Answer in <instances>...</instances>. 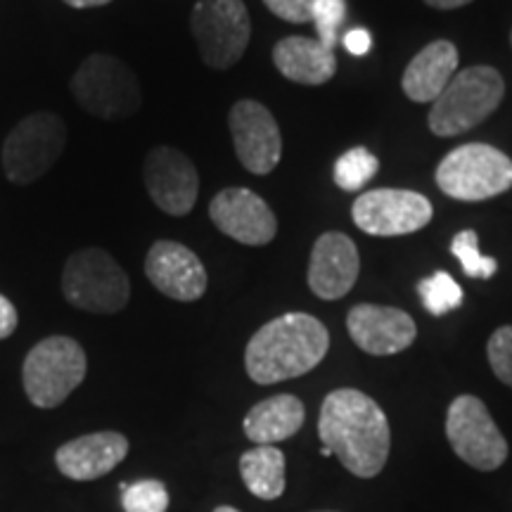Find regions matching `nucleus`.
I'll return each mask as SVG.
<instances>
[{"mask_svg": "<svg viewBox=\"0 0 512 512\" xmlns=\"http://www.w3.org/2000/svg\"><path fill=\"white\" fill-rule=\"evenodd\" d=\"M323 456H335L351 475L373 479L387 465L392 430L387 415L358 389H335L325 396L318 415Z\"/></svg>", "mask_w": 512, "mask_h": 512, "instance_id": "nucleus-1", "label": "nucleus"}, {"mask_svg": "<svg viewBox=\"0 0 512 512\" xmlns=\"http://www.w3.org/2000/svg\"><path fill=\"white\" fill-rule=\"evenodd\" d=\"M328 349V328L318 318L309 313H285L249 339L245 368L256 384H278L311 373Z\"/></svg>", "mask_w": 512, "mask_h": 512, "instance_id": "nucleus-2", "label": "nucleus"}, {"mask_svg": "<svg viewBox=\"0 0 512 512\" xmlns=\"http://www.w3.org/2000/svg\"><path fill=\"white\" fill-rule=\"evenodd\" d=\"M505 95V81L494 67L460 69L444 93L432 102L430 131L439 138H453L482 124L496 112Z\"/></svg>", "mask_w": 512, "mask_h": 512, "instance_id": "nucleus-3", "label": "nucleus"}, {"mask_svg": "<svg viewBox=\"0 0 512 512\" xmlns=\"http://www.w3.org/2000/svg\"><path fill=\"white\" fill-rule=\"evenodd\" d=\"M86 370V351L76 339L46 337L24 358V392L36 408H57L86 380Z\"/></svg>", "mask_w": 512, "mask_h": 512, "instance_id": "nucleus-4", "label": "nucleus"}, {"mask_svg": "<svg viewBox=\"0 0 512 512\" xmlns=\"http://www.w3.org/2000/svg\"><path fill=\"white\" fill-rule=\"evenodd\" d=\"M437 185L458 202L491 200L512 188V159L494 145H460L441 159Z\"/></svg>", "mask_w": 512, "mask_h": 512, "instance_id": "nucleus-5", "label": "nucleus"}, {"mask_svg": "<svg viewBox=\"0 0 512 512\" xmlns=\"http://www.w3.org/2000/svg\"><path fill=\"white\" fill-rule=\"evenodd\" d=\"M64 299L88 313H117L131 299L124 268L105 249L86 247L67 259L62 271Z\"/></svg>", "mask_w": 512, "mask_h": 512, "instance_id": "nucleus-6", "label": "nucleus"}, {"mask_svg": "<svg viewBox=\"0 0 512 512\" xmlns=\"http://www.w3.org/2000/svg\"><path fill=\"white\" fill-rule=\"evenodd\" d=\"M72 93L88 114L98 119H128L140 107V86L133 69L107 53H93L72 79Z\"/></svg>", "mask_w": 512, "mask_h": 512, "instance_id": "nucleus-7", "label": "nucleus"}, {"mask_svg": "<svg viewBox=\"0 0 512 512\" xmlns=\"http://www.w3.org/2000/svg\"><path fill=\"white\" fill-rule=\"evenodd\" d=\"M67 145V126L53 112H36L12 128L3 143V171L10 183L29 185L53 166Z\"/></svg>", "mask_w": 512, "mask_h": 512, "instance_id": "nucleus-8", "label": "nucleus"}, {"mask_svg": "<svg viewBox=\"0 0 512 512\" xmlns=\"http://www.w3.org/2000/svg\"><path fill=\"white\" fill-rule=\"evenodd\" d=\"M190 29L202 62L211 69L238 64L252 36V22L242 0H200L192 8Z\"/></svg>", "mask_w": 512, "mask_h": 512, "instance_id": "nucleus-9", "label": "nucleus"}, {"mask_svg": "<svg viewBox=\"0 0 512 512\" xmlns=\"http://www.w3.org/2000/svg\"><path fill=\"white\" fill-rule=\"evenodd\" d=\"M446 437L453 453L479 472H494L508 460V441L486 403L472 394L456 396L448 406Z\"/></svg>", "mask_w": 512, "mask_h": 512, "instance_id": "nucleus-10", "label": "nucleus"}, {"mask_svg": "<svg viewBox=\"0 0 512 512\" xmlns=\"http://www.w3.org/2000/svg\"><path fill=\"white\" fill-rule=\"evenodd\" d=\"M432 202L413 190L377 188L363 192L351 207L354 223L377 238L418 233L432 221Z\"/></svg>", "mask_w": 512, "mask_h": 512, "instance_id": "nucleus-11", "label": "nucleus"}, {"mask_svg": "<svg viewBox=\"0 0 512 512\" xmlns=\"http://www.w3.org/2000/svg\"><path fill=\"white\" fill-rule=\"evenodd\" d=\"M228 126L240 164L254 176L271 174L283 157V136L271 110L256 100H240L230 110Z\"/></svg>", "mask_w": 512, "mask_h": 512, "instance_id": "nucleus-12", "label": "nucleus"}, {"mask_svg": "<svg viewBox=\"0 0 512 512\" xmlns=\"http://www.w3.org/2000/svg\"><path fill=\"white\" fill-rule=\"evenodd\" d=\"M147 195L169 216H188L200 195V176L195 164L171 145H157L143 164Z\"/></svg>", "mask_w": 512, "mask_h": 512, "instance_id": "nucleus-13", "label": "nucleus"}, {"mask_svg": "<svg viewBox=\"0 0 512 512\" xmlns=\"http://www.w3.org/2000/svg\"><path fill=\"white\" fill-rule=\"evenodd\" d=\"M214 226L230 240L247 247H264L278 233L273 209L247 188H226L209 204Z\"/></svg>", "mask_w": 512, "mask_h": 512, "instance_id": "nucleus-14", "label": "nucleus"}, {"mask_svg": "<svg viewBox=\"0 0 512 512\" xmlns=\"http://www.w3.org/2000/svg\"><path fill=\"white\" fill-rule=\"evenodd\" d=\"M145 275L164 297L197 302L207 292V268L192 249L174 240H159L145 256Z\"/></svg>", "mask_w": 512, "mask_h": 512, "instance_id": "nucleus-15", "label": "nucleus"}, {"mask_svg": "<svg viewBox=\"0 0 512 512\" xmlns=\"http://www.w3.org/2000/svg\"><path fill=\"white\" fill-rule=\"evenodd\" d=\"M347 330L354 344L370 356H394L418 337L413 318L394 306L358 304L349 311Z\"/></svg>", "mask_w": 512, "mask_h": 512, "instance_id": "nucleus-16", "label": "nucleus"}, {"mask_svg": "<svg viewBox=\"0 0 512 512\" xmlns=\"http://www.w3.org/2000/svg\"><path fill=\"white\" fill-rule=\"evenodd\" d=\"M361 259L354 240L344 233H323L311 249L309 287L325 302L347 297L356 285Z\"/></svg>", "mask_w": 512, "mask_h": 512, "instance_id": "nucleus-17", "label": "nucleus"}, {"mask_svg": "<svg viewBox=\"0 0 512 512\" xmlns=\"http://www.w3.org/2000/svg\"><path fill=\"white\" fill-rule=\"evenodd\" d=\"M128 439L121 432H93L67 441L55 451V465L64 477L74 482H93L124 463Z\"/></svg>", "mask_w": 512, "mask_h": 512, "instance_id": "nucleus-18", "label": "nucleus"}, {"mask_svg": "<svg viewBox=\"0 0 512 512\" xmlns=\"http://www.w3.org/2000/svg\"><path fill=\"white\" fill-rule=\"evenodd\" d=\"M273 62L285 79L302 86H323L337 72L335 50L306 36H287L275 43Z\"/></svg>", "mask_w": 512, "mask_h": 512, "instance_id": "nucleus-19", "label": "nucleus"}, {"mask_svg": "<svg viewBox=\"0 0 512 512\" xmlns=\"http://www.w3.org/2000/svg\"><path fill=\"white\" fill-rule=\"evenodd\" d=\"M458 48L451 41H434L413 57L403 72V93L413 102H434L458 72Z\"/></svg>", "mask_w": 512, "mask_h": 512, "instance_id": "nucleus-20", "label": "nucleus"}, {"mask_svg": "<svg viewBox=\"0 0 512 512\" xmlns=\"http://www.w3.org/2000/svg\"><path fill=\"white\" fill-rule=\"evenodd\" d=\"M306 408L292 394H278L259 401L242 420V430L256 446H273L292 439L304 427Z\"/></svg>", "mask_w": 512, "mask_h": 512, "instance_id": "nucleus-21", "label": "nucleus"}, {"mask_svg": "<svg viewBox=\"0 0 512 512\" xmlns=\"http://www.w3.org/2000/svg\"><path fill=\"white\" fill-rule=\"evenodd\" d=\"M285 453L275 446H254L240 456V477L247 491L261 501L285 494Z\"/></svg>", "mask_w": 512, "mask_h": 512, "instance_id": "nucleus-22", "label": "nucleus"}, {"mask_svg": "<svg viewBox=\"0 0 512 512\" xmlns=\"http://www.w3.org/2000/svg\"><path fill=\"white\" fill-rule=\"evenodd\" d=\"M422 306L432 313V316H446V313L456 311L463 304V290L456 280L446 271H439L425 278L418 285Z\"/></svg>", "mask_w": 512, "mask_h": 512, "instance_id": "nucleus-23", "label": "nucleus"}, {"mask_svg": "<svg viewBox=\"0 0 512 512\" xmlns=\"http://www.w3.org/2000/svg\"><path fill=\"white\" fill-rule=\"evenodd\" d=\"M377 157L366 147H351L349 152H344L335 164V183L342 190L356 192L366 185L370 178L377 174Z\"/></svg>", "mask_w": 512, "mask_h": 512, "instance_id": "nucleus-24", "label": "nucleus"}, {"mask_svg": "<svg viewBox=\"0 0 512 512\" xmlns=\"http://www.w3.org/2000/svg\"><path fill=\"white\" fill-rule=\"evenodd\" d=\"M451 252L456 254V259L463 266L465 275L470 278H494L498 271V264L491 256H484L479 252V238L475 230H460V233L451 242Z\"/></svg>", "mask_w": 512, "mask_h": 512, "instance_id": "nucleus-25", "label": "nucleus"}, {"mask_svg": "<svg viewBox=\"0 0 512 512\" xmlns=\"http://www.w3.org/2000/svg\"><path fill=\"white\" fill-rule=\"evenodd\" d=\"M121 505L126 512H166L169 510V489L159 479H140L121 491Z\"/></svg>", "mask_w": 512, "mask_h": 512, "instance_id": "nucleus-26", "label": "nucleus"}, {"mask_svg": "<svg viewBox=\"0 0 512 512\" xmlns=\"http://www.w3.org/2000/svg\"><path fill=\"white\" fill-rule=\"evenodd\" d=\"M344 19H347V0H316L311 22L316 24L318 41L325 48L335 50Z\"/></svg>", "mask_w": 512, "mask_h": 512, "instance_id": "nucleus-27", "label": "nucleus"}, {"mask_svg": "<svg viewBox=\"0 0 512 512\" xmlns=\"http://www.w3.org/2000/svg\"><path fill=\"white\" fill-rule=\"evenodd\" d=\"M486 356L494 375L512 389V325H503L489 337Z\"/></svg>", "mask_w": 512, "mask_h": 512, "instance_id": "nucleus-28", "label": "nucleus"}, {"mask_svg": "<svg viewBox=\"0 0 512 512\" xmlns=\"http://www.w3.org/2000/svg\"><path fill=\"white\" fill-rule=\"evenodd\" d=\"M264 3L275 17L285 19L290 24H306L313 19L316 0H264Z\"/></svg>", "mask_w": 512, "mask_h": 512, "instance_id": "nucleus-29", "label": "nucleus"}, {"mask_svg": "<svg viewBox=\"0 0 512 512\" xmlns=\"http://www.w3.org/2000/svg\"><path fill=\"white\" fill-rule=\"evenodd\" d=\"M344 48L356 57L368 55L370 48H373V36H370L368 29H351L344 34Z\"/></svg>", "mask_w": 512, "mask_h": 512, "instance_id": "nucleus-30", "label": "nucleus"}, {"mask_svg": "<svg viewBox=\"0 0 512 512\" xmlns=\"http://www.w3.org/2000/svg\"><path fill=\"white\" fill-rule=\"evenodd\" d=\"M17 323H19L17 309L12 306L8 297L0 294V339H8L12 332L17 330Z\"/></svg>", "mask_w": 512, "mask_h": 512, "instance_id": "nucleus-31", "label": "nucleus"}, {"mask_svg": "<svg viewBox=\"0 0 512 512\" xmlns=\"http://www.w3.org/2000/svg\"><path fill=\"white\" fill-rule=\"evenodd\" d=\"M425 3L437 10H456V8H463L467 3H472V0H425Z\"/></svg>", "mask_w": 512, "mask_h": 512, "instance_id": "nucleus-32", "label": "nucleus"}, {"mask_svg": "<svg viewBox=\"0 0 512 512\" xmlns=\"http://www.w3.org/2000/svg\"><path fill=\"white\" fill-rule=\"evenodd\" d=\"M64 3H67L69 8H76V10H88V8H100V5L112 3V0H64Z\"/></svg>", "mask_w": 512, "mask_h": 512, "instance_id": "nucleus-33", "label": "nucleus"}, {"mask_svg": "<svg viewBox=\"0 0 512 512\" xmlns=\"http://www.w3.org/2000/svg\"><path fill=\"white\" fill-rule=\"evenodd\" d=\"M214 512H240L238 508H230V505H221V508H216Z\"/></svg>", "mask_w": 512, "mask_h": 512, "instance_id": "nucleus-34", "label": "nucleus"}, {"mask_svg": "<svg viewBox=\"0 0 512 512\" xmlns=\"http://www.w3.org/2000/svg\"><path fill=\"white\" fill-rule=\"evenodd\" d=\"M510 46H512V31H510Z\"/></svg>", "mask_w": 512, "mask_h": 512, "instance_id": "nucleus-35", "label": "nucleus"}, {"mask_svg": "<svg viewBox=\"0 0 512 512\" xmlns=\"http://www.w3.org/2000/svg\"><path fill=\"white\" fill-rule=\"evenodd\" d=\"M323 512H330V510H323Z\"/></svg>", "mask_w": 512, "mask_h": 512, "instance_id": "nucleus-36", "label": "nucleus"}]
</instances>
